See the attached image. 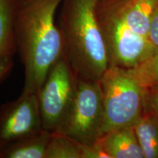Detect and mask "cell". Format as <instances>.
<instances>
[{
	"instance_id": "15",
	"label": "cell",
	"mask_w": 158,
	"mask_h": 158,
	"mask_svg": "<svg viewBox=\"0 0 158 158\" xmlns=\"http://www.w3.org/2000/svg\"><path fill=\"white\" fill-rule=\"evenodd\" d=\"M150 42L158 48V7L152 18L149 31Z\"/></svg>"
},
{
	"instance_id": "1",
	"label": "cell",
	"mask_w": 158,
	"mask_h": 158,
	"mask_svg": "<svg viewBox=\"0 0 158 158\" xmlns=\"http://www.w3.org/2000/svg\"><path fill=\"white\" fill-rule=\"evenodd\" d=\"M62 0H13V37L24 67L23 93L37 94L64 54L56 13Z\"/></svg>"
},
{
	"instance_id": "12",
	"label": "cell",
	"mask_w": 158,
	"mask_h": 158,
	"mask_svg": "<svg viewBox=\"0 0 158 158\" xmlns=\"http://www.w3.org/2000/svg\"><path fill=\"white\" fill-rule=\"evenodd\" d=\"M45 158H81V144L63 134L51 133Z\"/></svg>"
},
{
	"instance_id": "4",
	"label": "cell",
	"mask_w": 158,
	"mask_h": 158,
	"mask_svg": "<svg viewBox=\"0 0 158 158\" xmlns=\"http://www.w3.org/2000/svg\"><path fill=\"white\" fill-rule=\"evenodd\" d=\"M99 83L103 105L100 137L112 130L133 126L144 112V90L131 68L110 65Z\"/></svg>"
},
{
	"instance_id": "2",
	"label": "cell",
	"mask_w": 158,
	"mask_h": 158,
	"mask_svg": "<svg viewBox=\"0 0 158 158\" xmlns=\"http://www.w3.org/2000/svg\"><path fill=\"white\" fill-rule=\"evenodd\" d=\"M158 0H98L96 13L110 65L133 68L158 50L150 42Z\"/></svg>"
},
{
	"instance_id": "3",
	"label": "cell",
	"mask_w": 158,
	"mask_h": 158,
	"mask_svg": "<svg viewBox=\"0 0 158 158\" xmlns=\"http://www.w3.org/2000/svg\"><path fill=\"white\" fill-rule=\"evenodd\" d=\"M98 0H62L58 26L64 54L78 78L99 81L110 66L96 13Z\"/></svg>"
},
{
	"instance_id": "7",
	"label": "cell",
	"mask_w": 158,
	"mask_h": 158,
	"mask_svg": "<svg viewBox=\"0 0 158 158\" xmlns=\"http://www.w3.org/2000/svg\"><path fill=\"white\" fill-rule=\"evenodd\" d=\"M44 130L37 94L21 93L0 107V143Z\"/></svg>"
},
{
	"instance_id": "13",
	"label": "cell",
	"mask_w": 158,
	"mask_h": 158,
	"mask_svg": "<svg viewBox=\"0 0 158 158\" xmlns=\"http://www.w3.org/2000/svg\"><path fill=\"white\" fill-rule=\"evenodd\" d=\"M131 70L144 91L158 90V50Z\"/></svg>"
},
{
	"instance_id": "16",
	"label": "cell",
	"mask_w": 158,
	"mask_h": 158,
	"mask_svg": "<svg viewBox=\"0 0 158 158\" xmlns=\"http://www.w3.org/2000/svg\"><path fill=\"white\" fill-rule=\"evenodd\" d=\"M13 56L0 57V82L8 76L13 68Z\"/></svg>"
},
{
	"instance_id": "6",
	"label": "cell",
	"mask_w": 158,
	"mask_h": 158,
	"mask_svg": "<svg viewBox=\"0 0 158 158\" xmlns=\"http://www.w3.org/2000/svg\"><path fill=\"white\" fill-rule=\"evenodd\" d=\"M76 89V76L63 54L37 92L43 128L54 133L68 114Z\"/></svg>"
},
{
	"instance_id": "8",
	"label": "cell",
	"mask_w": 158,
	"mask_h": 158,
	"mask_svg": "<svg viewBox=\"0 0 158 158\" xmlns=\"http://www.w3.org/2000/svg\"><path fill=\"white\" fill-rule=\"evenodd\" d=\"M95 142L108 158H144L133 126L108 132L99 137Z\"/></svg>"
},
{
	"instance_id": "14",
	"label": "cell",
	"mask_w": 158,
	"mask_h": 158,
	"mask_svg": "<svg viewBox=\"0 0 158 158\" xmlns=\"http://www.w3.org/2000/svg\"><path fill=\"white\" fill-rule=\"evenodd\" d=\"M144 111L158 116V90L144 91Z\"/></svg>"
},
{
	"instance_id": "9",
	"label": "cell",
	"mask_w": 158,
	"mask_h": 158,
	"mask_svg": "<svg viewBox=\"0 0 158 158\" xmlns=\"http://www.w3.org/2000/svg\"><path fill=\"white\" fill-rule=\"evenodd\" d=\"M51 133L43 130L0 143V158H45Z\"/></svg>"
},
{
	"instance_id": "5",
	"label": "cell",
	"mask_w": 158,
	"mask_h": 158,
	"mask_svg": "<svg viewBox=\"0 0 158 158\" xmlns=\"http://www.w3.org/2000/svg\"><path fill=\"white\" fill-rule=\"evenodd\" d=\"M103 105L99 81L76 76V93L68 114L56 133L81 144L94 143L100 135Z\"/></svg>"
},
{
	"instance_id": "10",
	"label": "cell",
	"mask_w": 158,
	"mask_h": 158,
	"mask_svg": "<svg viewBox=\"0 0 158 158\" xmlns=\"http://www.w3.org/2000/svg\"><path fill=\"white\" fill-rule=\"evenodd\" d=\"M133 127L144 158H158V116L144 111Z\"/></svg>"
},
{
	"instance_id": "11",
	"label": "cell",
	"mask_w": 158,
	"mask_h": 158,
	"mask_svg": "<svg viewBox=\"0 0 158 158\" xmlns=\"http://www.w3.org/2000/svg\"><path fill=\"white\" fill-rule=\"evenodd\" d=\"M13 0H0V57L16 52L13 37Z\"/></svg>"
}]
</instances>
